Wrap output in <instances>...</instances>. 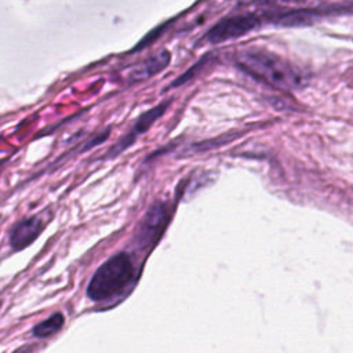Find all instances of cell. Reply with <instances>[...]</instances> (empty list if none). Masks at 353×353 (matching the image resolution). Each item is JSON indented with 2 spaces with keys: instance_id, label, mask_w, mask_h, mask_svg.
Listing matches in <instances>:
<instances>
[{
  "instance_id": "cell-1",
  "label": "cell",
  "mask_w": 353,
  "mask_h": 353,
  "mask_svg": "<svg viewBox=\"0 0 353 353\" xmlns=\"http://www.w3.org/2000/svg\"><path fill=\"white\" fill-rule=\"evenodd\" d=\"M237 65L255 79L283 90H298L305 77L287 61L266 50L250 48L237 58Z\"/></svg>"
},
{
  "instance_id": "cell-2",
  "label": "cell",
  "mask_w": 353,
  "mask_h": 353,
  "mask_svg": "<svg viewBox=\"0 0 353 353\" xmlns=\"http://www.w3.org/2000/svg\"><path fill=\"white\" fill-rule=\"evenodd\" d=\"M135 276L132 258L127 252H117L105 261L91 277L87 295L95 302L108 301L131 284Z\"/></svg>"
},
{
  "instance_id": "cell-3",
  "label": "cell",
  "mask_w": 353,
  "mask_h": 353,
  "mask_svg": "<svg viewBox=\"0 0 353 353\" xmlns=\"http://www.w3.org/2000/svg\"><path fill=\"white\" fill-rule=\"evenodd\" d=\"M261 26V19L252 12L236 14L221 19L204 36V40L212 44L234 40Z\"/></svg>"
},
{
  "instance_id": "cell-4",
  "label": "cell",
  "mask_w": 353,
  "mask_h": 353,
  "mask_svg": "<svg viewBox=\"0 0 353 353\" xmlns=\"http://www.w3.org/2000/svg\"><path fill=\"white\" fill-rule=\"evenodd\" d=\"M167 219H168L167 204L161 201L154 203L148 210V212L145 214V216L142 218V221L139 222L135 230V234L132 239L134 247H137L141 251L152 248L159 240V237L161 236L167 225Z\"/></svg>"
},
{
  "instance_id": "cell-5",
  "label": "cell",
  "mask_w": 353,
  "mask_h": 353,
  "mask_svg": "<svg viewBox=\"0 0 353 353\" xmlns=\"http://www.w3.org/2000/svg\"><path fill=\"white\" fill-rule=\"evenodd\" d=\"M170 102H171V101L163 102V103L157 105L156 108H153V109L148 110L146 113H143V114L135 121L134 128H132L124 138H121V139L109 150L108 157H116V156L120 154L123 150H125L128 146H131L132 142L137 139L138 135H141V134H143L145 131H148V130L150 128V125H152L159 117L163 116V113H164L165 109L168 108Z\"/></svg>"
},
{
  "instance_id": "cell-6",
  "label": "cell",
  "mask_w": 353,
  "mask_h": 353,
  "mask_svg": "<svg viewBox=\"0 0 353 353\" xmlns=\"http://www.w3.org/2000/svg\"><path fill=\"white\" fill-rule=\"evenodd\" d=\"M43 221L39 216H30L17 223L10 233V244L14 250H22L40 234L43 230Z\"/></svg>"
},
{
  "instance_id": "cell-7",
  "label": "cell",
  "mask_w": 353,
  "mask_h": 353,
  "mask_svg": "<svg viewBox=\"0 0 353 353\" xmlns=\"http://www.w3.org/2000/svg\"><path fill=\"white\" fill-rule=\"evenodd\" d=\"M330 11L323 10H283L270 15V22L277 26H307L312 25L316 18Z\"/></svg>"
},
{
  "instance_id": "cell-8",
  "label": "cell",
  "mask_w": 353,
  "mask_h": 353,
  "mask_svg": "<svg viewBox=\"0 0 353 353\" xmlns=\"http://www.w3.org/2000/svg\"><path fill=\"white\" fill-rule=\"evenodd\" d=\"M170 59H171L170 51L160 50L156 54L148 57L141 63H138L135 68H132L128 77L131 81H139V80L148 79V77L161 72L164 68H167V65L170 63Z\"/></svg>"
},
{
  "instance_id": "cell-9",
  "label": "cell",
  "mask_w": 353,
  "mask_h": 353,
  "mask_svg": "<svg viewBox=\"0 0 353 353\" xmlns=\"http://www.w3.org/2000/svg\"><path fill=\"white\" fill-rule=\"evenodd\" d=\"M63 321H65V319H63L62 313H54L52 316H50L44 321L39 323L33 328V335L37 338H48V336L57 334L62 328Z\"/></svg>"
},
{
  "instance_id": "cell-10",
  "label": "cell",
  "mask_w": 353,
  "mask_h": 353,
  "mask_svg": "<svg viewBox=\"0 0 353 353\" xmlns=\"http://www.w3.org/2000/svg\"><path fill=\"white\" fill-rule=\"evenodd\" d=\"M109 130H105L101 135H97L92 141H90L87 145H85V148L84 149H91V148H94V146H97L98 143H101V142H103L106 138H108V135H109V132H108Z\"/></svg>"
},
{
  "instance_id": "cell-11",
  "label": "cell",
  "mask_w": 353,
  "mask_h": 353,
  "mask_svg": "<svg viewBox=\"0 0 353 353\" xmlns=\"http://www.w3.org/2000/svg\"><path fill=\"white\" fill-rule=\"evenodd\" d=\"M30 350H32V346H23V347H21L19 350H17L14 353H30Z\"/></svg>"
}]
</instances>
